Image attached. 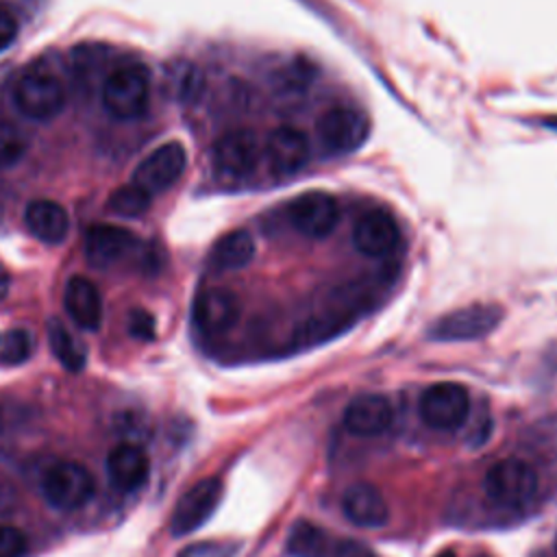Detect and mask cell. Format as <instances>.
<instances>
[{
	"label": "cell",
	"instance_id": "cell-11",
	"mask_svg": "<svg viewBox=\"0 0 557 557\" xmlns=\"http://www.w3.org/2000/svg\"><path fill=\"white\" fill-rule=\"evenodd\" d=\"M400 242V226L396 218L381 207L363 211L352 228V244L366 257H387Z\"/></svg>",
	"mask_w": 557,
	"mask_h": 557
},
{
	"label": "cell",
	"instance_id": "cell-37",
	"mask_svg": "<svg viewBox=\"0 0 557 557\" xmlns=\"http://www.w3.org/2000/svg\"><path fill=\"white\" fill-rule=\"evenodd\" d=\"M476 557H487V555H476Z\"/></svg>",
	"mask_w": 557,
	"mask_h": 557
},
{
	"label": "cell",
	"instance_id": "cell-23",
	"mask_svg": "<svg viewBox=\"0 0 557 557\" xmlns=\"http://www.w3.org/2000/svg\"><path fill=\"white\" fill-rule=\"evenodd\" d=\"M46 333H48L50 350L57 357V361L70 372H81L85 368L87 352H85L83 344L70 333V329L61 320L52 318V320H48Z\"/></svg>",
	"mask_w": 557,
	"mask_h": 557
},
{
	"label": "cell",
	"instance_id": "cell-36",
	"mask_svg": "<svg viewBox=\"0 0 557 557\" xmlns=\"http://www.w3.org/2000/svg\"><path fill=\"white\" fill-rule=\"evenodd\" d=\"M555 553H557V535H555Z\"/></svg>",
	"mask_w": 557,
	"mask_h": 557
},
{
	"label": "cell",
	"instance_id": "cell-4",
	"mask_svg": "<svg viewBox=\"0 0 557 557\" xmlns=\"http://www.w3.org/2000/svg\"><path fill=\"white\" fill-rule=\"evenodd\" d=\"M483 490L490 500L518 507L529 503L537 492V472L518 457H507L496 461L483 479Z\"/></svg>",
	"mask_w": 557,
	"mask_h": 557
},
{
	"label": "cell",
	"instance_id": "cell-34",
	"mask_svg": "<svg viewBox=\"0 0 557 557\" xmlns=\"http://www.w3.org/2000/svg\"><path fill=\"white\" fill-rule=\"evenodd\" d=\"M544 124H546V126H550V128H555V131H557V117H550V120H544Z\"/></svg>",
	"mask_w": 557,
	"mask_h": 557
},
{
	"label": "cell",
	"instance_id": "cell-16",
	"mask_svg": "<svg viewBox=\"0 0 557 557\" xmlns=\"http://www.w3.org/2000/svg\"><path fill=\"white\" fill-rule=\"evenodd\" d=\"M344 516L361 529H379L389 520V507L381 490L372 483L357 481L348 485L342 494Z\"/></svg>",
	"mask_w": 557,
	"mask_h": 557
},
{
	"label": "cell",
	"instance_id": "cell-33",
	"mask_svg": "<svg viewBox=\"0 0 557 557\" xmlns=\"http://www.w3.org/2000/svg\"><path fill=\"white\" fill-rule=\"evenodd\" d=\"M9 285H11V276H9L7 268L0 263V300L9 294Z\"/></svg>",
	"mask_w": 557,
	"mask_h": 557
},
{
	"label": "cell",
	"instance_id": "cell-31",
	"mask_svg": "<svg viewBox=\"0 0 557 557\" xmlns=\"http://www.w3.org/2000/svg\"><path fill=\"white\" fill-rule=\"evenodd\" d=\"M326 557H376L366 544L350 537H335Z\"/></svg>",
	"mask_w": 557,
	"mask_h": 557
},
{
	"label": "cell",
	"instance_id": "cell-3",
	"mask_svg": "<svg viewBox=\"0 0 557 557\" xmlns=\"http://www.w3.org/2000/svg\"><path fill=\"white\" fill-rule=\"evenodd\" d=\"M96 481L89 468L78 461H54L41 476V494L54 509L74 511L91 500Z\"/></svg>",
	"mask_w": 557,
	"mask_h": 557
},
{
	"label": "cell",
	"instance_id": "cell-8",
	"mask_svg": "<svg viewBox=\"0 0 557 557\" xmlns=\"http://www.w3.org/2000/svg\"><path fill=\"white\" fill-rule=\"evenodd\" d=\"M503 318L496 305H470L442 315L431 329L429 337L435 342H470L492 333Z\"/></svg>",
	"mask_w": 557,
	"mask_h": 557
},
{
	"label": "cell",
	"instance_id": "cell-18",
	"mask_svg": "<svg viewBox=\"0 0 557 557\" xmlns=\"http://www.w3.org/2000/svg\"><path fill=\"white\" fill-rule=\"evenodd\" d=\"M150 472V461L137 444H117L107 455V476L117 492L139 490Z\"/></svg>",
	"mask_w": 557,
	"mask_h": 557
},
{
	"label": "cell",
	"instance_id": "cell-35",
	"mask_svg": "<svg viewBox=\"0 0 557 557\" xmlns=\"http://www.w3.org/2000/svg\"><path fill=\"white\" fill-rule=\"evenodd\" d=\"M435 557H455V553H453V550H442V553H437Z\"/></svg>",
	"mask_w": 557,
	"mask_h": 557
},
{
	"label": "cell",
	"instance_id": "cell-22",
	"mask_svg": "<svg viewBox=\"0 0 557 557\" xmlns=\"http://www.w3.org/2000/svg\"><path fill=\"white\" fill-rule=\"evenodd\" d=\"M333 540L335 537L322 527L300 520L289 529L287 553L292 557H326Z\"/></svg>",
	"mask_w": 557,
	"mask_h": 557
},
{
	"label": "cell",
	"instance_id": "cell-28",
	"mask_svg": "<svg viewBox=\"0 0 557 557\" xmlns=\"http://www.w3.org/2000/svg\"><path fill=\"white\" fill-rule=\"evenodd\" d=\"M235 553H237V544L209 540V542L189 544L178 553V557H235Z\"/></svg>",
	"mask_w": 557,
	"mask_h": 557
},
{
	"label": "cell",
	"instance_id": "cell-17",
	"mask_svg": "<svg viewBox=\"0 0 557 557\" xmlns=\"http://www.w3.org/2000/svg\"><path fill=\"white\" fill-rule=\"evenodd\" d=\"M394 409L383 394H359L344 409V426L359 437H374L389 429Z\"/></svg>",
	"mask_w": 557,
	"mask_h": 557
},
{
	"label": "cell",
	"instance_id": "cell-13",
	"mask_svg": "<svg viewBox=\"0 0 557 557\" xmlns=\"http://www.w3.org/2000/svg\"><path fill=\"white\" fill-rule=\"evenodd\" d=\"M239 298L226 287H207L194 300V324L205 335H222L239 320Z\"/></svg>",
	"mask_w": 557,
	"mask_h": 557
},
{
	"label": "cell",
	"instance_id": "cell-15",
	"mask_svg": "<svg viewBox=\"0 0 557 557\" xmlns=\"http://www.w3.org/2000/svg\"><path fill=\"white\" fill-rule=\"evenodd\" d=\"M263 157L276 176H292L309 161V139L294 126H278L268 135Z\"/></svg>",
	"mask_w": 557,
	"mask_h": 557
},
{
	"label": "cell",
	"instance_id": "cell-7",
	"mask_svg": "<svg viewBox=\"0 0 557 557\" xmlns=\"http://www.w3.org/2000/svg\"><path fill=\"white\" fill-rule=\"evenodd\" d=\"M222 481L218 476H207L196 481L174 505L170 518V531L176 537L198 531L218 509L222 500Z\"/></svg>",
	"mask_w": 557,
	"mask_h": 557
},
{
	"label": "cell",
	"instance_id": "cell-29",
	"mask_svg": "<svg viewBox=\"0 0 557 557\" xmlns=\"http://www.w3.org/2000/svg\"><path fill=\"white\" fill-rule=\"evenodd\" d=\"M26 550V535L11 524H0V557H24Z\"/></svg>",
	"mask_w": 557,
	"mask_h": 557
},
{
	"label": "cell",
	"instance_id": "cell-24",
	"mask_svg": "<svg viewBox=\"0 0 557 557\" xmlns=\"http://www.w3.org/2000/svg\"><path fill=\"white\" fill-rule=\"evenodd\" d=\"M163 89L176 102H191L202 89V74L189 61H172L163 74Z\"/></svg>",
	"mask_w": 557,
	"mask_h": 557
},
{
	"label": "cell",
	"instance_id": "cell-1",
	"mask_svg": "<svg viewBox=\"0 0 557 557\" xmlns=\"http://www.w3.org/2000/svg\"><path fill=\"white\" fill-rule=\"evenodd\" d=\"M150 100V72L144 63H122L102 83V104L117 120H137Z\"/></svg>",
	"mask_w": 557,
	"mask_h": 557
},
{
	"label": "cell",
	"instance_id": "cell-9",
	"mask_svg": "<svg viewBox=\"0 0 557 557\" xmlns=\"http://www.w3.org/2000/svg\"><path fill=\"white\" fill-rule=\"evenodd\" d=\"M187 165V152L178 141H165L144 157L133 170L131 183L148 194H159L172 187Z\"/></svg>",
	"mask_w": 557,
	"mask_h": 557
},
{
	"label": "cell",
	"instance_id": "cell-26",
	"mask_svg": "<svg viewBox=\"0 0 557 557\" xmlns=\"http://www.w3.org/2000/svg\"><path fill=\"white\" fill-rule=\"evenodd\" d=\"M33 355V337L26 329H11L0 337V363L20 366Z\"/></svg>",
	"mask_w": 557,
	"mask_h": 557
},
{
	"label": "cell",
	"instance_id": "cell-20",
	"mask_svg": "<svg viewBox=\"0 0 557 557\" xmlns=\"http://www.w3.org/2000/svg\"><path fill=\"white\" fill-rule=\"evenodd\" d=\"M63 307L72 322L85 331H96L102 322V298L98 287L85 276H72L63 292Z\"/></svg>",
	"mask_w": 557,
	"mask_h": 557
},
{
	"label": "cell",
	"instance_id": "cell-6",
	"mask_svg": "<svg viewBox=\"0 0 557 557\" xmlns=\"http://www.w3.org/2000/svg\"><path fill=\"white\" fill-rule=\"evenodd\" d=\"M470 413L468 389L459 383H433L420 396V418L437 431L459 429Z\"/></svg>",
	"mask_w": 557,
	"mask_h": 557
},
{
	"label": "cell",
	"instance_id": "cell-19",
	"mask_svg": "<svg viewBox=\"0 0 557 557\" xmlns=\"http://www.w3.org/2000/svg\"><path fill=\"white\" fill-rule=\"evenodd\" d=\"M24 224L44 244H61L70 231V215L63 205L50 198L30 200L24 209Z\"/></svg>",
	"mask_w": 557,
	"mask_h": 557
},
{
	"label": "cell",
	"instance_id": "cell-30",
	"mask_svg": "<svg viewBox=\"0 0 557 557\" xmlns=\"http://www.w3.org/2000/svg\"><path fill=\"white\" fill-rule=\"evenodd\" d=\"M128 333L141 342L154 339V318L146 309H133L128 315Z\"/></svg>",
	"mask_w": 557,
	"mask_h": 557
},
{
	"label": "cell",
	"instance_id": "cell-32",
	"mask_svg": "<svg viewBox=\"0 0 557 557\" xmlns=\"http://www.w3.org/2000/svg\"><path fill=\"white\" fill-rule=\"evenodd\" d=\"M20 33V26H17V17L13 15V11L4 4H0V52L7 50L15 37Z\"/></svg>",
	"mask_w": 557,
	"mask_h": 557
},
{
	"label": "cell",
	"instance_id": "cell-25",
	"mask_svg": "<svg viewBox=\"0 0 557 557\" xmlns=\"http://www.w3.org/2000/svg\"><path fill=\"white\" fill-rule=\"evenodd\" d=\"M150 207V194L141 187L128 183L111 191L109 196V211L122 218H139Z\"/></svg>",
	"mask_w": 557,
	"mask_h": 557
},
{
	"label": "cell",
	"instance_id": "cell-5",
	"mask_svg": "<svg viewBox=\"0 0 557 557\" xmlns=\"http://www.w3.org/2000/svg\"><path fill=\"white\" fill-rule=\"evenodd\" d=\"M370 135V120L357 107H331L318 120V137L331 154L355 152Z\"/></svg>",
	"mask_w": 557,
	"mask_h": 557
},
{
	"label": "cell",
	"instance_id": "cell-21",
	"mask_svg": "<svg viewBox=\"0 0 557 557\" xmlns=\"http://www.w3.org/2000/svg\"><path fill=\"white\" fill-rule=\"evenodd\" d=\"M255 257V239L246 228H235L222 235L211 248V265L218 270H239Z\"/></svg>",
	"mask_w": 557,
	"mask_h": 557
},
{
	"label": "cell",
	"instance_id": "cell-2",
	"mask_svg": "<svg viewBox=\"0 0 557 557\" xmlns=\"http://www.w3.org/2000/svg\"><path fill=\"white\" fill-rule=\"evenodd\" d=\"M13 104L17 111L37 122H48L65 107V87L57 74L46 67H30L13 83Z\"/></svg>",
	"mask_w": 557,
	"mask_h": 557
},
{
	"label": "cell",
	"instance_id": "cell-14",
	"mask_svg": "<svg viewBox=\"0 0 557 557\" xmlns=\"http://www.w3.org/2000/svg\"><path fill=\"white\" fill-rule=\"evenodd\" d=\"M137 246L135 235L117 224H91L83 237L85 259L91 268H109L126 259Z\"/></svg>",
	"mask_w": 557,
	"mask_h": 557
},
{
	"label": "cell",
	"instance_id": "cell-10",
	"mask_svg": "<svg viewBox=\"0 0 557 557\" xmlns=\"http://www.w3.org/2000/svg\"><path fill=\"white\" fill-rule=\"evenodd\" d=\"M287 215H289L292 226L300 235L320 239V237H326L335 228L339 211H337V202L331 194L313 189V191H305V194L296 196L289 202Z\"/></svg>",
	"mask_w": 557,
	"mask_h": 557
},
{
	"label": "cell",
	"instance_id": "cell-12",
	"mask_svg": "<svg viewBox=\"0 0 557 557\" xmlns=\"http://www.w3.org/2000/svg\"><path fill=\"white\" fill-rule=\"evenodd\" d=\"M261 157V148L257 137L246 131H228L224 133L211 150V159L215 170L226 178H244L248 176Z\"/></svg>",
	"mask_w": 557,
	"mask_h": 557
},
{
	"label": "cell",
	"instance_id": "cell-27",
	"mask_svg": "<svg viewBox=\"0 0 557 557\" xmlns=\"http://www.w3.org/2000/svg\"><path fill=\"white\" fill-rule=\"evenodd\" d=\"M26 152V137L11 122L0 117V170L11 168Z\"/></svg>",
	"mask_w": 557,
	"mask_h": 557
}]
</instances>
